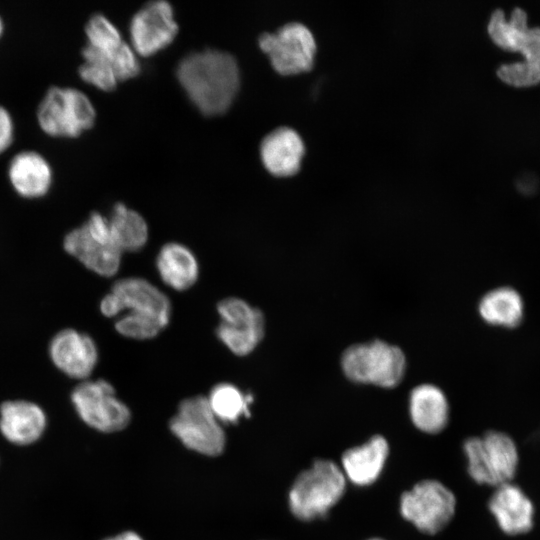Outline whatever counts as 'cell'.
<instances>
[{
	"instance_id": "1",
	"label": "cell",
	"mask_w": 540,
	"mask_h": 540,
	"mask_svg": "<svg viewBox=\"0 0 540 540\" xmlns=\"http://www.w3.org/2000/svg\"><path fill=\"white\" fill-rule=\"evenodd\" d=\"M176 76L189 99L207 116L225 113L240 87V70L233 55L205 49L184 56Z\"/></svg>"
},
{
	"instance_id": "2",
	"label": "cell",
	"mask_w": 540,
	"mask_h": 540,
	"mask_svg": "<svg viewBox=\"0 0 540 540\" xmlns=\"http://www.w3.org/2000/svg\"><path fill=\"white\" fill-rule=\"evenodd\" d=\"M492 40L504 49L517 50L524 60L502 64L497 75L514 86H528L540 81V27L527 25V14L515 7L509 20L501 9H495L488 22Z\"/></svg>"
},
{
	"instance_id": "3",
	"label": "cell",
	"mask_w": 540,
	"mask_h": 540,
	"mask_svg": "<svg viewBox=\"0 0 540 540\" xmlns=\"http://www.w3.org/2000/svg\"><path fill=\"white\" fill-rule=\"evenodd\" d=\"M346 486L339 464L316 459L294 480L288 493L289 509L302 521L323 518L341 500Z\"/></svg>"
},
{
	"instance_id": "4",
	"label": "cell",
	"mask_w": 540,
	"mask_h": 540,
	"mask_svg": "<svg viewBox=\"0 0 540 540\" xmlns=\"http://www.w3.org/2000/svg\"><path fill=\"white\" fill-rule=\"evenodd\" d=\"M470 478L479 485L497 487L513 482L520 461L515 440L505 432L490 430L463 443Z\"/></svg>"
},
{
	"instance_id": "5",
	"label": "cell",
	"mask_w": 540,
	"mask_h": 540,
	"mask_svg": "<svg viewBox=\"0 0 540 540\" xmlns=\"http://www.w3.org/2000/svg\"><path fill=\"white\" fill-rule=\"evenodd\" d=\"M36 119L48 136L74 138L94 125L96 110L83 91L75 87L51 86L38 104Z\"/></svg>"
},
{
	"instance_id": "6",
	"label": "cell",
	"mask_w": 540,
	"mask_h": 540,
	"mask_svg": "<svg viewBox=\"0 0 540 540\" xmlns=\"http://www.w3.org/2000/svg\"><path fill=\"white\" fill-rule=\"evenodd\" d=\"M341 366L345 376L353 382L393 388L404 377L406 358L399 347L374 340L347 348Z\"/></svg>"
},
{
	"instance_id": "7",
	"label": "cell",
	"mask_w": 540,
	"mask_h": 540,
	"mask_svg": "<svg viewBox=\"0 0 540 540\" xmlns=\"http://www.w3.org/2000/svg\"><path fill=\"white\" fill-rule=\"evenodd\" d=\"M63 248L88 270L102 276H114L121 264L122 252L116 246L107 216L92 212L79 227L64 236Z\"/></svg>"
},
{
	"instance_id": "8",
	"label": "cell",
	"mask_w": 540,
	"mask_h": 540,
	"mask_svg": "<svg viewBox=\"0 0 540 540\" xmlns=\"http://www.w3.org/2000/svg\"><path fill=\"white\" fill-rule=\"evenodd\" d=\"M456 497L442 482L424 479L405 491L399 502L401 516L425 534H436L452 520Z\"/></svg>"
},
{
	"instance_id": "9",
	"label": "cell",
	"mask_w": 540,
	"mask_h": 540,
	"mask_svg": "<svg viewBox=\"0 0 540 540\" xmlns=\"http://www.w3.org/2000/svg\"><path fill=\"white\" fill-rule=\"evenodd\" d=\"M169 427L189 449L207 456L219 455L225 447V433L204 396L181 401Z\"/></svg>"
},
{
	"instance_id": "10",
	"label": "cell",
	"mask_w": 540,
	"mask_h": 540,
	"mask_svg": "<svg viewBox=\"0 0 540 540\" xmlns=\"http://www.w3.org/2000/svg\"><path fill=\"white\" fill-rule=\"evenodd\" d=\"M100 311L108 318L126 311V314L151 319L166 327L171 304L168 297L146 279L130 277L113 284L100 301Z\"/></svg>"
},
{
	"instance_id": "11",
	"label": "cell",
	"mask_w": 540,
	"mask_h": 540,
	"mask_svg": "<svg viewBox=\"0 0 540 540\" xmlns=\"http://www.w3.org/2000/svg\"><path fill=\"white\" fill-rule=\"evenodd\" d=\"M71 401L81 420L91 428L105 432L124 429L131 418L129 408L104 379L81 381L71 392Z\"/></svg>"
},
{
	"instance_id": "12",
	"label": "cell",
	"mask_w": 540,
	"mask_h": 540,
	"mask_svg": "<svg viewBox=\"0 0 540 540\" xmlns=\"http://www.w3.org/2000/svg\"><path fill=\"white\" fill-rule=\"evenodd\" d=\"M258 45L281 75L306 72L314 64L316 41L311 30L300 22H290L275 32L262 33Z\"/></svg>"
},
{
	"instance_id": "13",
	"label": "cell",
	"mask_w": 540,
	"mask_h": 540,
	"mask_svg": "<svg viewBox=\"0 0 540 540\" xmlns=\"http://www.w3.org/2000/svg\"><path fill=\"white\" fill-rule=\"evenodd\" d=\"M217 311L221 318L216 328L218 339L237 356L250 354L264 337L263 313L237 297L221 300Z\"/></svg>"
},
{
	"instance_id": "14",
	"label": "cell",
	"mask_w": 540,
	"mask_h": 540,
	"mask_svg": "<svg viewBox=\"0 0 540 540\" xmlns=\"http://www.w3.org/2000/svg\"><path fill=\"white\" fill-rule=\"evenodd\" d=\"M129 31L131 47L142 56L165 48L178 33L172 6L163 0L147 3L133 15Z\"/></svg>"
},
{
	"instance_id": "15",
	"label": "cell",
	"mask_w": 540,
	"mask_h": 540,
	"mask_svg": "<svg viewBox=\"0 0 540 540\" xmlns=\"http://www.w3.org/2000/svg\"><path fill=\"white\" fill-rule=\"evenodd\" d=\"M48 355L60 372L81 381L88 380L98 362L95 341L74 328H64L51 338Z\"/></svg>"
},
{
	"instance_id": "16",
	"label": "cell",
	"mask_w": 540,
	"mask_h": 540,
	"mask_svg": "<svg viewBox=\"0 0 540 540\" xmlns=\"http://www.w3.org/2000/svg\"><path fill=\"white\" fill-rule=\"evenodd\" d=\"M488 509L506 535H524L534 527V504L524 490L513 482L494 488L488 500Z\"/></svg>"
},
{
	"instance_id": "17",
	"label": "cell",
	"mask_w": 540,
	"mask_h": 540,
	"mask_svg": "<svg viewBox=\"0 0 540 540\" xmlns=\"http://www.w3.org/2000/svg\"><path fill=\"white\" fill-rule=\"evenodd\" d=\"M259 151L261 161L270 174L288 177L300 170L305 145L296 130L278 127L262 139Z\"/></svg>"
},
{
	"instance_id": "18",
	"label": "cell",
	"mask_w": 540,
	"mask_h": 540,
	"mask_svg": "<svg viewBox=\"0 0 540 540\" xmlns=\"http://www.w3.org/2000/svg\"><path fill=\"white\" fill-rule=\"evenodd\" d=\"M388 456V441L381 435H374L366 442L344 451L339 466L347 482L365 487L379 478Z\"/></svg>"
},
{
	"instance_id": "19",
	"label": "cell",
	"mask_w": 540,
	"mask_h": 540,
	"mask_svg": "<svg viewBox=\"0 0 540 540\" xmlns=\"http://www.w3.org/2000/svg\"><path fill=\"white\" fill-rule=\"evenodd\" d=\"M8 180L14 191L26 199L45 196L53 183V170L49 161L35 150L15 154L7 170Z\"/></svg>"
},
{
	"instance_id": "20",
	"label": "cell",
	"mask_w": 540,
	"mask_h": 540,
	"mask_svg": "<svg viewBox=\"0 0 540 540\" xmlns=\"http://www.w3.org/2000/svg\"><path fill=\"white\" fill-rule=\"evenodd\" d=\"M46 425V413L32 401L8 400L0 405V432L13 444L29 445L36 442Z\"/></svg>"
},
{
	"instance_id": "21",
	"label": "cell",
	"mask_w": 540,
	"mask_h": 540,
	"mask_svg": "<svg viewBox=\"0 0 540 540\" xmlns=\"http://www.w3.org/2000/svg\"><path fill=\"white\" fill-rule=\"evenodd\" d=\"M409 415L413 425L427 434L440 433L449 420V404L443 391L433 384H421L409 395Z\"/></svg>"
},
{
	"instance_id": "22",
	"label": "cell",
	"mask_w": 540,
	"mask_h": 540,
	"mask_svg": "<svg viewBox=\"0 0 540 540\" xmlns=\"http://www.w3.org/2000/svg\"><path fill=\"white\" fill-rule=\"evenodd\" d=\"M156 267L162 281L177 291L191 288L199 276V265L193 252L176 242L162 246L156 258Z\"/></svg>"
},
{
	"instance_id": "23",
	"label": "cell",
	"mask_w": 540,
	"mask_h": 540,
	"mask_svg": "<svg viewBox=\"0 0 540 540\" xmlns=\"http://www.w3.org/2000/svg\"><path fill=\"white\" fill-rule=\"evenodd\" d=\"M112 238L123 252L141 250L148 240V226L145 219L123 203H116L107 216Z\"/></svg>"
},
{
	"instance_id": "24",
	"label": "cell",
	"mask_w": 540,
	"mask_h": 540,
	"mask_svg": "<svg viewBox=\"0 0 540 540\" xmlns=\"http://www.w3.org/2000/svg\"><path fill=\"white\" fill-rule=\"evenodd\" d=\"M479 312L482 318L490 324L515 327L522 318V299L512 288H498L490 291L481 299Z\"/></svg>"
},
{
	"instance_id": "25",
	"label": "cell",
	"mask_w": 540,
	"mask_h": 540,
	"mask_svg": "<svg viewBox=\"0 0 540 540\" xmlns=\"http://www.w3.org/2000/svg\"><path fill=\"white\" fill-rule=\"evenodd\" d=\"M209 406L220 423H237L242 416L249 415L252 402L250 394H244L233 384L215 385L207 397Z\"/></svg>"
},
{
	"instance_id": "26",
	"label": "cell",
	"mask_w": 540,
	"mask_h": 540,
	"mask_svg": "<svg viewBox=\"0 0 540 540\" xmlns=\"http://www.w3.org/2000/svg\"><path fill=\"white\" fill-rule=\"evenodd\" d=\"M83 62L78 74L81 79L102 91H112L118 84V79L111 64L110 57L85 45L81 50Z\"/></svg>"
},
{
	"instance_id": "27",
	"label": "cell",
	"mask_w": 540,
	"mask_h": 540,
	"mask_svg": "<svg viewBox=\"0 0 540 540\" xmlns=\"http://www.w3.org/2000/svg\"><path fill=\"white\" fill-rule=\"evenodd\" d=\"M84 32L87 45L110 59L124 42L118 28L101 13H95L88 19Z\"/></svg>"
},
{
	"instance_id": "28",
	"label": "cell",
	"mask_w": 540,
	"mask_h": 540,
	"mask_svg": "<svg viewBox=\"0 0 540 540\" xmlns=\"http://www.w3.org/2000/svg\"><path fill=\"white\" fill-rule=\"evenodd\" d=\"M111 64L118 81L133 78L140 72V63L136 52L125 41L111 57Z\"/></svg>"
},
{
	"instance_id": "29",
	"label": "cell",
	"mask_w": 540,
	"mask_h": 540,
	"mask_svg": "<svg viewBox=\"0 0 540 540\" xmlns=\"http://www.w3.org/2000/svg\"><path fill=\"white\" fill-rule=\"evenodd\" d=\"M14 133L15 126L11 114L8 109L0 105V154L11 146Z\"/></svg>"
},
{
	"instance_id": "30",
	"label": "cell",
	"mask_w": 540,
	"mask_h": 540,
	"mask_svg": "<svg viewBox=\"0 0 540 540\" xmlns=\"http://www.w3.org/2000/svg\"><path fill=\"white\" fill-rule=\"evenodd\" d=\"M105 540H143V539L135 532L126 531Z\"/></svg>"
},
{
	"instance_id": "31",
	"label": "cell",
	"mask_w": 540,
	"mask_h": 540,
	"mask_svg": "<svg viewBox=\"0 0 540 540\" xmlns=\"http://www.w3.org/2000/svg\"><path fill=\"white\" fill-rule=\"evenodd\" d=\"M3 32H4V22H3L2 17L0 16V38H1L2 34H3Z\"/></svg>"
},
{
	"instance_id": "32",
	"label": "cell",
	"mask_w": 540,
	"mask_h": 540,
	"mask_svg": "<svg viewBox=\"0 0 540 540\" xmlns=\"http://www.w3.org/2000/svg\"><path fill=\"white\" fill-rule=\"evenodd\" d=\"M369 540H382V539H378V538H373V539H369Z\"/></svg>"
}]
</instances>
